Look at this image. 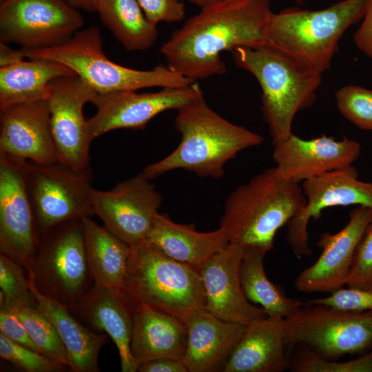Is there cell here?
Returning a JSON list of instances; mask_svg holds the SVG:
<instances>
[{
	"label": "cell",
	"mask_w": 372,
	"mask_h": 372,
	"mask_svg": "<svg viewBox=\"0 0 372 372\" xmlns=\"http://www.w3.org/2000/svg\"><path fill=\"white\" fill-rule=\"evenodd\" d=\"M271 0H218L201 8L161 47L167 65L194 81L226 73L224 51L265 45Z\"/></svg>",
	"instance_id": "obj_1"
},
{
	"label": "cell",
	"mask_w": 372,
	"mask_h": 372,
	"mask_svg": "<svg viewBox=\"0 0 372 372\" xmlns=\"http://www.w3.org/2000/svg\"><path fill=\"white\" fill-rule=\"evenodd\" d=\"M174 125L180 142L169 155L144 168L151 180L178 169L200 177L220 178L229 160L264 141L261 135L214 111L203 95L177 110Z\"/></svg>",
	"instance_id": "obj_2"
},
{
	"label": "cell",
	"mask_w": 372,
	"mask_h": 372,
	"mask_svg": "<svg viewBox=\"0 0 372 372\" xmlns=\"http://www.w3.org/2000/svg\"><path fill=\"white\" fill-rule=\"evenodd\" d=\"M307 203L300 183L281 178L275 167L255 176L227 198L220 227L229 242L268 252L278 230Z\"/></svg>",
	"instance_id": "obj_3"
},
{
	"label": "cell",
	"mask_w": 372,
	"mask_h": 372,
	"mask_svg": "<svg viewBox=\"0 0 372 372\" xmlns=\"http://www.w3.org/2000/svg\"><path fill=\"white\" fill-rule=\"evenodd\" d=\"M366 0H342L320 10L298 7L271 14L265 45L300 66L322 74L331 67L345 32L362 19Z\"/></svg>",
	"instance_id": "obj_4"
},
{
	"label": "cell",
	"mask_w": 372,
	"mask_h": 372,
	"mask_svg": "<svg viewBox=\"0 0 372 372\" xmlns=\"http://www.w3.org/2000/svg\"><path fill=\"white\" fill-rule=\"evenodd\" d=\"M236 65L249 72L262 90L261 111L273 145L287 138L297 113L310 107L322 74L304 68L267 45L231 51Z\"/></svg>",
	"instance_id": "obj_5"
},
{
	"label": "cell",
	"mask_w": 372,
	"mask_h": 372,
	"mask_svg": "<svg viewBox=\"0 0 372 372\" xmlns=\"http://www.w3.org/2000/svg\"><path fill=\"white\" fill-rule=\"evenodd\" d=\"M130 247L121 291L134 308L147 305L182 320L205 308L198 269L169 257L148 240Z\"/></svg>",
	"instance_id": "obj_6"
},
{
	"label": "cell",
	"mask_w": 372,
	"mask_h": 372,
	"mask_svg": "<svg viewBox=\"0 0 372 372\" xmlns=\"http://www.w3.org/2000/svg\"><path fill=\"white\" fill-rule=\"evenodd\" d=\"M21 50L30 59H49L66 65L101 94L154 87H183L194 82L167 65L141 70L111 61L104 54L101 35L95 26L79 30L60 45Z\"/></svg>",
	"instance_id": "obj_7"
},
{
	"label": "cell",
	"mask_w": 372,
	"mask_h": 372,
	"mask_svg": "<svg viewBox=\"0 0 372 372\" xmlns=\"http://www.w3.org/2000/svg\"><path fill=\"white\" fill-rule=\"evenodd\" d=\"M36 289L67 306L75 304L90 289L81 219L61 224L41 236L36 254L25 268Z\"/></svg>",
	"instance_id": "obj_8"
},
{
	"label": "cell",
	"mask_w": 372,
	"mask_h": 372,
	"mask_svg": "<svg viewBox=\"0 0 372 372\" xmlns=\"http://www.w3.org/2000/svg\"><path fill=\"white\" fill-rule=\"evenodd\" d=\"M287 347L302 344L324 359L372 351V311H352L324 304L303 305L285 318Z\"/></svg>",
	"instance_id": "obj_9"
},
{
	"label": "cell",
	"mask_w": 372,
	"mask_h": 372,
	"mask_svg": "<svg viewBox=\"0 0 372 372\" xmlns=\"http://www.w3.org/2000/svg\"><path fill=\"white\" fill-rule=\"evenodd\" d=\"M91 167L76 172L59 162L29 163L28 185L40 238L55 227L94 215Z\"/></svg>",
	"instance_id": "obj_10"
},
{
	"label": "cell",
	"mask_w": 372,
	"mask_h": 372,
	"mask_svg": "<svg viewBox=\"0 0 372 372\" xmlns=\"http://www.w3.org/2000/svg\"><path fill=\"white\" fill-rule=\"evenodd\" d=\"M84 23L65 0H5L0 5V41L21 48L62 45Z\"/></svg>",
	"instance_id": "obj_11"
},
{
	"label": "cell",
	"mask_w": 372,
	"mask_h": 372,
	"mask_svg": "<svg viewBox=\"0 0 372 372\" xmlns=\"http://www.w3.org/2000/svg\"><path fill=\"white\" fill-rule=\"evenodd\" d=\"M27 160L0 152V253L25 269L40 236L29 194Z\"/></svg>",
	"instance_id": "obj_12"
},
{
	"label": "cell",
	"mask_w": 372,
	"mask_h": 372,
	"mask_svg": "<svg viewBox=\"0 0 372 372\" xmlns=\"http://www.w3.org/2000/svg\"><path fill=\"white\" fill-rule=\"evenodd\" d=\"M49 87L48 101L57 162L82 172L90 167L92 141L83 108L97 92L77 74L56 77L49 83Z\"/></svg>",
	"instance_id": "obj_13"
},
{
	"label": "cell",
	"mask_w": 372,
	"mask_h": 372,
	"mask_svg": "<svg viewBox=\"0 0 372 372\" xmlns=\"http://www.w3.org/2000/svg\"><path fill=\"white\" fill-rule=\"evenodd\" d=\"M143 172L119 182L112 189H92L94 214L114 235L135 246L148 238L162 196Z\"/></svg>",
	"instance_id": "obj_14"
},
{
	"label": "cell",
	"mask_w": 372,
	"mask_h": 372,
	"mask_svg": "<svg viewBox=\"0 0 372 372\" xmlns=\"http://www.w3.org/2000/svg\"><path fill=\"white\" fill-rule=\"evenodd\" d=\"M202 95L196 81L183 87H163L156 92L123 90L97 94L92 101L96 112L87 119L89 135L93 141L116 129H144L158 114L178 110Z\"/></svg>",
	"instance_id": "obj_15"
},
{
	"label": "cell",
	"mask_w": 372,
	"mask_h": 372,
	"mask_svg": "<svg viewBox=\"0 0 372 372\" xmlns=\"http://www.w3.org/2000/svg\"><path fill=\"white\" fill-rule=\"evenodd\" d=\"M302 188L307 199L304 208L287 223V241L299 256L311 254L309 245V220L320 217L322 211L335 206L357 205L372 209V182L358 179L353 165L306 180Z\"/></svg>",
	"instance_id": "obj_16"
},
{
	"label": "cell",
	"mask_w": 372,
	"mask_h": 372,
	"mask_svg": "<svg viewBox=\"0 0 372 372\" xmlns=\"http://www.w3.org/2000/svg\"><path fill=\"white\" fill-rule=\"evenodd\" d=\"M372 223V209L357 206L348 223L335 234L322 233L317 245L322 249L318 260L302 271L295 280L303 293H332L347 285L357 247Z\"/></svg>",
	"instance_id": "obj_17"
},
{
	"label": "cell",
	"mask_w": 372,
	"mask_h": 372,
	"mask_svg": "<svg viewBox=\"0 0 372 372\" xmlns=\"http://www.w3.org/2000/svg\"><path fill=\"white\" fill-rule=\"evenodd\" d=\"M244 247L230 241L200 268L205 296V308L227 322L248 325L267 317L265 310L251 303L245 295L240 278Z\"/></svg>",
	"instance_id": "obj_18"
},
{
	"label": "cell",
	"mask_w": 372,
	"mask_h": 372,
	"mask_svg": "<svg viewBox=\"0 0 372 372\" xmlns=\"http://www.w3.org/2000/svg\"><path fill=\"white\" fill-rule=\"evenodd\" d=\"M273 146L278 176L298 183L353 165L361 152L355 140L337 141L327 136L305 140L293 133Z\"/></svg>",
	"instance_id": "obj_19"
},
{
	"label": "cell",
	"mask_w": 372,
	"mask_h": 372,
	"mask_svg": "<svg viewBox=\"0 0 372 372\" xmlns=\"http://www.w3.org/2000/svg\"><path fill=\"white\" fill-rule=\"evenodd\" d=\"M0 152L41 165L57 162L48 100L0 110Z\"/></svg>",
	"instance_id": "obj_20"
},
{
	"label": "cell",
	"mask_w": 372,
	"mask_h": 372,
	"mask_svg": "<svg viewBox=\"0 0 372 372\" xmlns=\"http://www.w3.org/2000/svg\"><path fill=\"white\" fill-rule=\"evenodd\" d=\"M68 309L89 329L105 331L112 338L118 351L121 371H137L130 351L134 307L121 290L94 283Z\"/></svg>",
	"instance_id": "obj_21"
},
{
	"label": "cell",
	"mask_w": 372,
	"mask_h": 372,
	"mask_svg": "<svg viewBox=\"0 0 372 372\" xmlns=\"http://www.w3.org/2000/svg\"><path fill=\"white\" fill-rule=\"evenodd\" d=\"M183 320L187 331L183 362L188 372L223 371L247 325L220 319L205 308Z\"/></svg>",
	"instance_id": "obj_22"
},
{
	"label": "cell",
	"mask_w": 372,
	"mask_h": 372,
	"mask_svg": "<svg viewBox=\"0 0 372 372\" xmlns=\"http://www.w3.org/2000/svg\"><path fill=\"white\" fill-rule=\"evenodd\" d=\"M285 318L267 316L247 325L223 372H282L289 369Z\"/></svg>",
	"instance_id": "obj_23"
},
{
	"label": "cell",
	"mask_w": 372,
	"mask_h": 372,
	"mask_svg": "<svg viewBox=\"0 0 372 372\" xmlns=\"http://www.w3.org/2000/svg\"><path fill=\"white\" fill-rule=\"evenodd\" d=\"M187 341L181 318L147 305L134 308L130 351L138 367L161 358L183 360Z\"/></svg>",
	"instance_id": "obj_24"
},
{
	"label": "cell",
	"mask_w": 372,
	"mask_h": 372,
	"mask_svg": "<svg viewBox=\"0 0 372 372\" xmlns=\"http://www.w3.org/2000/svg\"><path fill=\"white\" fill-rule=\"evenodd\" d=\"M147 240L169 257L198 270L229 242L221 227L209 232H200L192 224L174 223L167 215L158 212Z\"/></svg>",
	"instance_id": "obj_25"
},
{
	"label": "cell",
	"mask_w": 372,
	"mask_h": 372,
	"mask_svg": "<svg viewBox=\"0 0 372 372\" xmlns=\"http://www.w3.org/2000/svg\"><path fill=\"white\" fill-rule=\"evenodd\" d=\"M28 283L36 298L37 309L52 323L67 349L70 371H99L98 357L105 343L106 334L85 327L67 306L39 293L29 280Z\"/></svg>",
	"instance_id": "obj_26"
},
{
	"label": "cell",
	"mask_w": 372,
	"mask_h": 372,
	"mask_svg": "<svg viewBox=\"0 0 372 372\" xmlns=\"http://www.w3.org/2000/svg\"><path fill=\"white\" fill-rule=\"evenodd\" d=\"M76 74L66 65L34 59L0 68V110L10 106L48 100L49 83L54 79Z\"/></svg>",
	"instance_id": "obj_27"
},
{
	"label": "cell",
	"mask_w": 372,
	"mask_h": 372,
	"mask_svg": "<svg viewBox=\"0 0 372 372\" xmlns=\"http://www.w3.org/2000/svg\"><path fill=\"white\" fill-rule=\"evenodd\" d=\"M81 220L85 254L94 283L121 290L131 247L90 217Z\"/></svg>",
	"instance_id": "obj_28"
},
{
	"label": "cell",
	"mask_w": 372,
	"mask_h": 372,
	"mask_svg": "<svg viewBox=\"0 0 372 372\" xmlns=\"http://www.w3.org/2000/svg\"><path fill=\"white\" fill-rule=\"evenodd\" d=\"M267 253L257 247H244L240 267L242 288L247 298L259 304L267 316L286 318L297 311L303 302L288 297L281 286L267 278L264 267Z\"/></svg>",
	"instance_id": "obj_29"
},
{
	"label": "cell",
	"mask_w": 372,
	"mask_h": 372,
	"mask_svg": "<svg viewBox=\"0 0 372 372\" xmlns=\"http://www.w3.org/2000/svg\"><path fill=\"white\" fill-rule=\"evenodd\" d=\"M101 21L128 51L151 48L158 38L156 25L145 17L136 0H96Z\"/></svg>",
	"instance_id": "obj_30"
},
{
	"label": "cell",
	"mask_w": 372,
	"mask_h": 372,
	"mask_svg": "<svg viewBox=\"0 0 372 372\" xmlns=\"http://www.w3.org/2000/svg\"><path fill=\"white\" fill-rule=\"evenodd\" d=\"M10 308L19 318L42 353L69 369L67 349L50 320L37 307L12 305Z\"/></svg>",
	"instance_id": "obj_31"
},
{
	"label": "cell",
	"mask_w": 372,
	"mask_h": 372,
	"mask_svg": "<svg viewBox=\"0 0 372 372\" xmlns=\"http://www.w3.org/2000/svg\"><path fill=\"white\" fill-rule=\"evenodd\" d=\"M24 267L16 261L0 254L1 307L25 305L37 307L35 296L30 289Z\"/></svg>",
	"instance_id": "obj_32"
},
{
	"label": "cell",
	"mask_w": 372,
	"mask_h": 372,
	"mask_svg": "<svg viewBox=\"0 0 372 372\" xmlns=\"http://www.w3.org/2000/svg\"><path fill=\"white\" fill-rule=\"evenodd\" d=\"M296 346L298 348L293 358H290L291 371L372 372V351L357 358L338 362L324 359L302 344Z\"/></svg>",
	"instance_id": "obj_33"
},
{
	"label": "cell",
	"mask_w": 372,
	"mask_h": 372,
	"mask_svg": "<svg viewBox=\"0 0 372 372\" xmlns=\"http://www.w3.org/2000/svg\"><path fill=\"white\" fill-rule=\"evenodd\" d=\"M336 105L341 114L357 127L372 131V90L347 85L335 94Z\"/></svg>",
	"instance_id": "obj_34"
},
{
	"label": "cell",
	"mask_w": 372,
	"mask_h": 372,
	"mask_svg": "<svg viewBox=\"0 0 372 372\" xmlns=\"http://www.w3.org/2000/svg\"><path fill=\"white\" fill-rule=\"evenodd\" d=\"M0 355L3 360L26 372H59L68 369L42 353L12 341L1 333Z\"/></svg>",
	"instance_id": "obj_35"
},
{
	"label": "cell",
	"mask_w": 372,
	"mask_h": 372,
	"mask_svg": "<svg viewBox=\"0 0 372 372\" xmlns=\"http://www.w3.org/2000/svg\"><path fill=\"white\" fill-rule=\"evenodd\" d=\"M346 286L362 289L372 288V223L357 247Z\"/></svg>",
	"instance_id": "obj_36"
},
{
	"label": "cell",
	"mask_w": 372,
	"mask_h": 372,
	"mask_svg": "<svg viewBox=\"0 0 372 372\" xmlns=\"http://www.w3.org/2000/svg\"><path fill=\"white\" fill-rule=\"evenodd\" d=\"M306 304H324L352 311H372V288L362 289L342 287L327 297L309 300Z\"/></svg>",
	"instance_id": "obj_37"
},
{
	"label": "cell",
	"mask_w": 372,
	"mask_h": 372,
	"mask_svg": "<svg viewBox=\"0 0 372 372\" xmlns=\"http://www.w3.org/2000/svg\"><path fill=\"white\" fill-rule=\"evenodd\" d=\"M136 1L147 19L155 25L160 22H180L185 15V4L180 0Z\"/></svg>",
	"instance_id": "obj_38"
},
{
	"label": "cell",
	"mask_w": 372,
	"mask_h": 372,
	"mask_svg": "<svg viewBox=\"0 0 372 372\" xmlns=\"http://www.w3.org/2000/svg\"><path fill=\"white\" fill-rule=\"evenodd\" d=\"M0 333L17 344L42 353L40 349L30 336L21 320L17 315L7 307H1Z\"/></svg>",
	"instance_id": "obj_39"
},
{
	"label": "cell",
	"mask_w": 372,
	"mask_h": 372,
	"mask_svg": "<svg viewBox=\"0 0 372 372\" xmlns=\"http://www.w3.org/2000/svg\"><path fill=\"white\" fill-rule=\"evenodd\" d=\"M357 48L372 59V0H366L362 22L353 35Z\"/></svg>",
	"instance_id": "obj_40"
},
{
	"label": "cell",
	"mask_w": 372,
	"mask_h": 372,
	"mask_svg": "<svg viewBox=\"0 0 372 372\" xmlns=\"http://www.w3.org/2000/svg\"><path fill=\"white\" fill-rule=\"evenodd\" d=\"M139 372H188L183 360L161 358L140 364Z\"/></svg>",
	"instance_id": "obj_41"
},
{
	"label": "cell",
	"mask_w": 372,
	"mask_h": 372,
	"mask_svg": "<svg viewBox=\"0 0 372 372\" xmlns=\"http://www.w3.org/2000/svg\"><path fill=\"white\" fill-rule=\"evenodd\" d=\"M25 57L22 51L8 46V43L0 41V68L17 63Z\"/></svg>",
	"instance_id": "obj_42"
},
{
	"label": "cell",
	"mask_w": 372,
	"mask_h": 372,
	"mask_svg": "<svg viewBox=\"0 0 372 372\" xmlns=\"http://www.w3.org/2000/svg\"><path fill=\"white\" fill-rule=\"evenodd\" d=\"M69 4L76 9L88 12H96L95 3L96 0H65Z\"/></svg>",
	"instance_id": "obj_43"
},
{
	"label": "cell",
	"mask_w": 372,
	"mask_h": 372,
	"mask_svg": "<svg viewBox=\"0 0 372 372\" xmlns=\"http://www.w3.org/2000/svg\"><path fill=\"white\" fill-rule=\"evenodd\" d=\"M187 1L202 8L207 4H209L218 0H187Z\"/></svg>",
	"instance_id": "obj_44"
},
{
	"label": "cell",
	"mask_w": 372,
	"mask_h": 372,
	"mask_svg": "<svg viewBox=\"0 0 372 372\" xmlns=\"http://www.w3.org/2000/svg\"><path fill=\"white\" fill-rule=\"evenodd\" d=\"M5 1V0H0V2H2V1Z\"/></svg>",
	"instance_id": "obj_45"
}]
</instances>
